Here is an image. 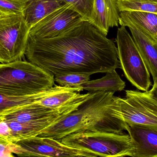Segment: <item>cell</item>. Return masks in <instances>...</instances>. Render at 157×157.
<instances>
[{
    "label": "cell",
    "mask_w": 157,
    "mask_h": 157,
    "mask_svg": "<svg viewBox=\"0 0 157 157\" xmlns=\"http://www.w3.org/2000/svg\"><path fill=\"white\" fill-rule=\"evenodd\" d=\"M59 141L71 147L90 151L98 157H132L133 150L130 135L123 132H79Z\"/></svg>",
    "instance_id": "obj_4"
},
{
    "label": "cell",
    "mask_w": 157,
    "mask_h": 157,
    "mask_svg": "<svg viewBox=\"0 0 157 157\" xmlns=\"http://www.w3.org/2000/svg\"><path fill=\"white\" fill-rule=\"evenodd\" d=\"M21 153V147L17 144L0 142V157H14L13 154L19 156Z\"/></svg>",
    "instance_id": "obj_21"
},
{
    "label": "cell",
    "mask_w": 157,
    "mask_h": 157,
    "mask_svg": "<svg viewBox=\"0 0 157 157\" xmlns=\"http://www.w3.org/2000/svg\"><path fill=\"white\" fill-rule=\"evenodd\" d=\"M15 143L22 150L19 157H98L90 151L71 147L48 137L34 136Z\"/></svg>",
    "instance_id": "obj_9"
},
{
    "label": "cell",
    "mask_w": 157,
    "mask_h": 157,
    "mask_svg": "<svg viewBox=\"0 0 157 157\" xmlns=\"http://www.w3.org/2000/svg\"><path fill=\"white\" fill-rule=\"evenodd\" d=\"M105 76L95 80H89L81 86L83 90L90 93L97 92H118L124 90L125 82L122 80L116 70L106 73Z\"/></svg>",
    "instance_id": "obj_15"
},
{
    "label": "cell",
    "mask_w": 157,
    "mask_h": 157,
    "mask_svg": "<svg viewBox=\"0 0 157 157\" xmlns=\"http://www.w3.org/2000/svg\"><path fill=\"white\" fill-rule=\"evenodd\" d=\"M119 19L117 0H94L90 22L105 35L110 28L118 26Z\"/></svg>",
    "instance_id": "obj_11"
},
{
    "label": "cell",
    "mask_w": 157,
    "mask_h": 157,
    "mask_svg": "<svg viewBox=\"0 0 157 157\" xmlns=\"http://www.w3.org/2000/svg\"><path fill=\"white\" fill-rule=\"evenodd\" d=\"M133 157H157V129L126 124Z\"/></svg>",
    "instance_id": "obj_10"
},
{
    "label": "cell",
    "mask_w": 157,
    "mask_h": 157,
    "mask_svg": "<svg viewBox=\"0 0 157 157\" xmlns=\"http://www.w3.org/2000/svg\"><path fill=\"white\" fill-rule=\"evenodd\" d=\"M116 41L121 68L126 78L139 90L148 91L152 84L150 73L126 27L118 28Z\"/></svg>",
    "instance_id": "obj_5"
},
{
    "label": "cell",
    "mask_w": 157,
    "mask_h": 157,
    "mask_svg": "<svg viewBox=\"0 0 157 157\" xmlns=\"http://www.w3.org/2000/svg\"><path fill=\"white\" fill-rule=\"evenodd\" d=\"M54 75L22 60L0 63V93L10 96H33L54 85Z\"/></svg>",
    "instance_id": "obj_3"
},
{
    "label": "cell",
    "mask_w": 157,
    "mask_h": 157,
    "mask_svg": "<svg viewBox=\"0 0 157 157\" xmlns=\"http://www.w3.org/2000/svg\"><path fill=\"white\" fill-rule=\"evenodd\" d=\"M25 55L29 62L54 75L106 73L121 67L112 40L83 20L56 37H29Z\"/></svg>",
    "instance_id": "obj_1"
},
{
    "label": "cell",
    "mask_w": 157,
    "mask_h": 157,
    "mask_svg": "<svg viewBox=\"0 0 157 157\" xmlns=\"http://www.w3.org/2000/svg\"><path fill=\"white\" fill-rule=\"evenodd\" d=\"M5 15H6V14H5ZM4 15H3V16H1V17H0V19H1V18H2V17H3V16H4Z\"/></svg>",
    "instance_id": "obj_25"
},
{
    "label": "cell",
    "mask_w": 157,
    "mask_h": 157,
    "mask_svg": "<svg viewBox=\"0 0 157 157\" xmlns=\"http://www.w3.org/2000/svg\"><path fill=\"white\" fill-rule=\"evenodd\" d=\"M120 12L142 11L157 14V0H117Z\"/></svg>",
    "instance_id": "obj_17"
},
{
    "label": "cell",
    "mask_w": 157,
    "mask_h": 157,
    "mask_svg": "<svg viewBox=\"0 0 157 157\" xmlns=\"http://www.w3.org/2000/svg\"><path fill=\"white\" fill-rule=\"evenodd\" d=\"M128 28L154 83H155L157 81V42L152 41L138 29Z\"/></svg>",
    "instance_id": "obj_13"
},
{
    "label": "cell",
    "mask_w": 157,
    "mask_h": 157,
    "mask_svg": "<svg viewBox=\"0 0 157 157\" xmlns=\"http://www.w3.org/2000/svg\"><path fill=\"white\" fill-rule=\"evenodd\" d=\"M114 93H91L77 109L44 129L38 136L60 140L79 132H123L127 124L122 117L120 102Z\"/></svg>",
    "instance_id": "obj_2"
},
{
    "label": "cell",
    "mask_w": 157,
    "mask_h": 157,
    "mask_svg": "<svg viewBox=\"0 0 157 157\" xmlns=\"http://www.w3.org/2000/svg\"><path fill=\"white\" fill-rule=\"evenodd\" d=\"M148 92L152 97L157 100V81L154 83L153 87Z\"/></svg>",
    "instance_id": "obj_23"
},
{
    "label": "cell",
    "mask_w": 157,
    "mask_h": 157,
    "mask_svg": "<svg viewBox=\"0 0 157 157\" xmlns=\"http://www.w3.org/2000/svg\"><path fill=\"white\" fill-rule=\"evenodd\" d=\"M119 24L133 27L142 31L155 42H157V14L142 11L120 12Z\"/></svg>",
    "instance_id": "obj_12"
},
{
    "label": "cell",
    "mask_w": 157,
    "mask_h": 157,
    "mask_svg": "<svg viewBox=\"0 0 157 157\" xmlns=\"http://www.w3.org/2000/svg\"><path fill=\"white\" fill-rule=\"evenodd\" d=\"M4 15H5V14H4L3 13H2L0 11V17Z\"/></svg>",
    "instance_id": "obj_24"
},
{
    "label": "cell",
    "mask_w": 157,
    "mask_h": 157,
    "mask_svg": "<svg viewBox=\"0 0 157 157\" xmlns=\"http://www.w3.org/2000/svg\"><path fill=\"white\" fill-rule=\"evenodd\" d=\"M25 0H0V11L5 14H23Z\"/></svg>",
    "instance_id": "obj_20"
},
{
    "label": "cell",
    "mask_w": 157,
    "mask_h": 157,
    "mask_svg": "<svg viewBox=\"0 0 157 157\" xmlns=\"http://www.w3.org/2000/svg\"><path fill=\"white\" fill-rule=\"evenodd\" d=\"M65 88L60 85H55L50 89L39 94L25 96H8L0 93V114L7 110L20 105L36 102L41 98L54 92L63 90Z\"/></svg>",
    "instance_id": "obj_16"
},
{
    "label": "cell",
    "mask_w": 157,
    "mask_h": 157,
    "mask_svg": "<svg viewBox=\"0 0 157 157\" xmlns=\"http://www.w3.org/2000/svg\"><path fill=\"white\" fill-rule=\"evenodd\" d=\"M78 13L84 20L91 21L94 0H61Z\"/></svg>",
    "instance_id": "obj_19"
},
{
    "label": "cell",
    "mask_w": 157,
    "mask_h": 157,
    "mask_svg": "<svg viewBox=\"0 0 157 157\" xmlns=\"http://www.w3.org/2000/svg\"><path fill=\"white\" fill-rule=\"evenodd\" d=\"M29 30L22 14L5 15L0 19V63L22 60Z\"/></svg>",
    "instance_id": "obj_6"
},
{
    "label": "cell",
    "mask_w": 157,
    "mask_h": 157,
    "mask_svg": "<svg viewBox=\"0 0 157 157\" xmlns=\"http://www.w3.org/2000/svg\"><path fill=\"white\" fill-rule=\"evenodd\" d=\"M90 76L79 73H66L54 76V80L61 86L78 88L90 80Z\"/></svg>",
    "instance_id": "obj_18"
},
{
    "label": "cell",
    "mask_w": 157,
    "mask_h": 157,
    "mask_svg": "<svg viewBox=\"0 0 157 157\" xmlns=\"http://www.w3.org/2000/svg\"><path fill=\"white\" fill-rule=\"evenodd\" d=\"M83 20L79 14L65 4L32 26L29 37L33 39L56 37Z\"/></svg>",
    "instance_id": "obj_8"
},
{
    "label": "cell",
    "mask_w": 157,
    "mask_h": 157,
    "mask_svg": "<svg viewBox=\"0 0 157 157\" xmlns=\"http://www.w3.org/2000/svg\"><path fill=\"white\" fill-rule=\"evenodd\" d=\"M121 114L129 125L157 129V100L148 91L125 90L124 98L118 97Z\"/></svg>",
    "instance_id": "obj_7"
},
{
    "label": "cell",
    "mask_w": 157,
    "mask_h": 157,
    "mask_svg": "<svg viewBox=\"0 0 157 157\" xmlns=\"http://www.w3.org/2000/svg\"><path fill=\"white\" fill-rule=\"evenodd\" d=\"M64 4L61 0H25L23 16L30 29Z\"/></svg>",
    "instance_id": "obj_14"
},
{
    "label": "cell",
    "mask_w": 157,
    "mask_h": 157,
    "mask_svg": "<svg viewBox=\"0 0 157 157\" xmlns=\"http://www.w3.org/2000/svg\"><path fill=\"white\" fill-rule=\"evenodd\" d=\"M0 142L15 143L16 140L4 117L0 115Z\"/></svg>",
    "instance_id": "obj_22"
}]
</instances>
